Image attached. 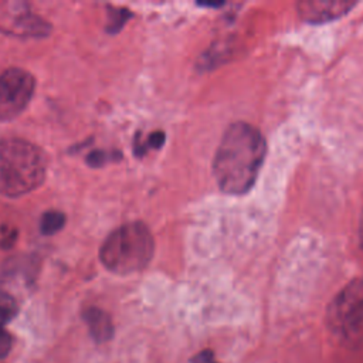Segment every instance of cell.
Listing matches in <instances>:
<instances>
[{"mask_svg": "<svg viewBox=\"0 0 363 363\" xmlns=\"http://www.w3.org/2000/svg\"><path fill=\"white\" fill-rule=\"evenodd\" d=\"M35 79L27 69L11 67L0 74V121L17 118L30 104Z\"/></svg>", "mask_w": 363, "mask_h": 363, "instance_id": "5", "label": "cell"}, {"mask_svg": "<svg viewBox=\"0 0 363 363\" xmlns=\"http://www.w3.org/2000/svg\"><path fill=\"white\" fill-rule=\"evenodd\" d=\"M82 319L88 326L91 337L96 343H105L112 339L115 329L112 318L106 311L98 306H88L82 312Z\"/></svg>", "mask_w": 363, "mask_h": 363, "instance_id": "7", "label": "cell"}, {"mask_svg": "<svg viewBox=\"0 0 363 363\" xmlns=\"http://www.w3.org/2000/svg\"><path fill=\"white\" fill-rule=\"evenodd\" d=\"M65 221L67 218L64 213L57 210H50V211H45L41 217L40 230L44 235H52L65 225Z\"/></svg>", "mask_w": 363, "mask_h": 363, "instance_id": "8", "label": "cell"}, {"mask_svg": "<svg viewBox=\"0 0 363 363\" xmlns=\"http://www.w3.org/2000/svg\"><path fill=\"white\" fill-rule=\"evenodd\" d=\"M164 142V133L162 130H156V132H152L147 139L145 142L140 140V138L138 136L135 139V153L138 156H143L147 149H159Z\"/></svg>", "mask_w": 363, "mask_h": 363, "instance_id": "10", "label": "cell"}, {"mask_svg": "<svg viewBox=\"0 0 363 363\" xmlns=\"http://www.w3.org/2000/svg\"><path fill=\"white\" fill-rule=\"evenodd\" d=\"M155 241L150 230L140 221L119 225L99 250L102 265L113 274L126 275L143 269L152 259Z\"/></svg>", "mask_w": 363, "mask_h": 363, "instance_id": "3", "label": "cell"}, {"mask_svg": "<svg viewBox=\"0 0 363 363\" xmlns=\"http://www.w3.org/2000/svg\"><path fill=\"white\" fill-rule=\"evenodd\" d=\"M45 173L47 159L38 146L18 138L0 140V196H24L41 186Z\"/></svg>", "mask_w": 363, "mask_h": 363, "instance_id": "2", "label": "cell"}, {"mask_svg": "<svg viewBox=\"0 0 363 363\" xmlns=\"http://www.w3.org/2000/svg\"><path fill=\"white\" fill-rule=\"evenodd\" d=\"M265 152V139L257 128L245 122L231 123L213 162L218 187L228 194L247 193L258 176Z\"/></svg>", "mask_w": 363, "mask_h": 363, "instance_id": "1", "label": "cell"}, {"mask_svg": "<svg viewBox=\"0 0 363 363\" xmlns=\"http://www.w3.org/2000/svg\"><path fill=\"white\" fill-rule=\"evenodd\" d=\"M354 6V1L343 0H309L298 3V10L302 18L311 23H322L340 17L350 7Z\"/></svg>", "mask_w": 363, "mask_h": 363, "instance_id": "6", "label": "cell"}, {"mask_svg": "<svg viewBox=\"0 0 363 363\" xmlns=\"http://www.w3.org/2000/svg\"><path fill=\"white\" fill-rule=\"evenodd\" d=\"M328 325L345 339H357L363 333V282L354 281L343 288L328 309Z\"/></svg>", "mask_w": 363, "mask_h": 363, "instance_id": "4", "label": "cell"}, {"mask_svg": "<svg viewBox=\"0 0 363 363\" xmlns=\"http://www.w3.org/2000/svg\"><path fill=\"white\" fill-rule=\"evenodd\" d=\"M130 16L132 14L126 9H111V11H109V21H108L106 30L109 33L119 31Z\"/></svg>", "mask_w": 363, "mask_h": 363, "instance_id": "11", "label": "cell"}, {"mask_svg": "<svg viewBox=\"0 0 363 363\" xmlns=\"http://www.w3.org/2000/svg\"><path fill=\"white\" fill-rule=\"evenodd\" d=\"M11 345H13L11 335L4 328H0V359H4L10 353Z\"/></svg>", "mask_w": 363, "mask_h": 363, "instance_id": "13", "label": "cell"}, {"mask_svg": "<svg viewBox=\"0 0 363 363\" xmlns=\"http://www.w3.org/2000/svg\"><path fill=\"white\" fill-rule=\"evenodd\" d=\"M115 157H121L119 152H104V150H92L91 153H88L86 156V163L91 167H101L104 166L106 162L113 160Z\"/></svg>", "mask_w": 363, "mask_h": 363, "instance_id": "12", "label": "cell"}, {"mask_svg": "<svg viewBox=\"0 0 363 363\" xmlns=\"http://www.w3.org/2000/svg\"><path fill=\"white\" fill-rule=\"evenodd\" d=\"M359 235H360V242L363 245V216H362V220H360V228H359Z\"/></svg>", "mask_w": 363, "mask_h": 363, "instance_id": "15", "label": "cell"}, {"mask_svg": "<svg viewBox=\"0 0 363 363\" xmlns=\"http://www.w3.org/2000/svg\"><path fill=\"white\" fill-rule=\"evenodd\" d=\"M196 357H197L196 359L197 363H214V360L211 357V352H203V353L197 354Z\"/></svg>", "mask_w": 363, "mask_h": 363, "instance_id": "14", "label": "cell"}, {"mask_svg": "<svg viewBox=\"0 0 363 363\" xmlns=\"http://www.w3.org/2000/svg\"><path fill=\"white\" fill-rule=\"evenodd\" d=\"M18 312V305L16 299L4 292L0 291V328H4L6 323H9Z\"/></svg>", "mask_w": 363, "mask_h": 363, "instance_id": "9", "label": "cell"}]
</instances>
